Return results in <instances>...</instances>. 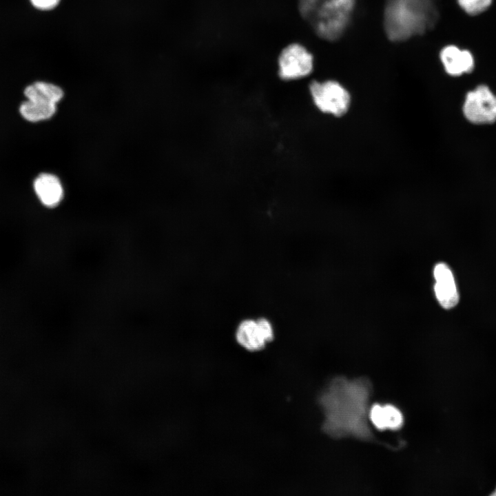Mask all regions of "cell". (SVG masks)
Here are the masks:
<instances>
[{"label": "cell", "mask_w": 496, "mask_h": 496, "mask_svg": "<svg viewBox=\"0 0 496 496\" xmlns=\"http://www.w3.org/2000/svg\"><path fill=\"white\" fill-rule=\"evenodd\" d=\"M370 417L373 424L378 428H385L383 417V406L378 404L374 405L370 411Z\"/></svg>", "instance_id": "14"}, {"label": "cell", "mask_w": 496, "mask_h": 496, "mask_svg": "<svg viewBox=\"0 0 496 496\" xmlns=\"http://www.w3.org/2000/svg\"><path fill=\"white\" fill-rule=\"evenodd\" d=\"M309 92L314 106L324 114L340 117L351 106L350 93L336 81L314 80L309 85Z\"/></svg>", "instance_id": "3"}, {"label": "cell", "mask_w": 496, "mask_h": 496, "mask_svg": "<svg viewBox=\"0 0 496 496\" xmlns=\"http://www.w3.org/2000/svg\"><path fill=\"white\" fill-rule=\"evenodd\" d=\"M274 336L273 326L265 317L244 319L239 322L235 332L238 344L251 352L263 349Z\"/></svg>", "instance_id": "5"}, {"label": "cell", "mask_w": 496, "mask_h": 496, "mask_svg": "<svg viewBox=\"0 0 496 496\" xmlns=\"http://www.w3.org/2000/svg\"><path fill=\"white\" fill-rule=\"evenodd\" d=\"M383 416L385 428H397L402 423V415L400 411L392 405L383 406Z\"/></svg>", "instance_id": "13"}, {"label": "cell", "mask_w": 496, "mask_h": 496, "mask_svg": "<svg viewBox=\"0 0 496 496\" xmlns=\"http://www.w3.org/2000/svg\"><path fill=\"white\" fill-rule=\"evenodd\" d=\"M61 0H30L31 4L37 10H51L56 8Z\"/></svg>", "instance_id": "15"}, {"label": "cell", "mask_w": 496, "mask_h": 496, "mask_svg": "<svg viewBox=\"0 0 496 496\" xmlns=\"http://www.w3.org/2000/svg\"><path fill=\"white\" fill-rule=\"evenodd\" d=\"M437 18L433 0H387L384 28L391 41H403L430 30Z\"/></svg>", "instance_id": "1"}, {"label": "cell", "mask_w": 496, "mask_h": 496, "mask_svg": "<svg viewBox=\"0 0 496 496\" xmlns=\"http://www.w3.org/2000/svg\"><path fill=\"white\" fill-rule=\"evenodd\" d=\"M434 291L440 304L444 309L454 307L459 301V294L452 271L444 262L437 263L433 269Z\"/></svg>", "instance_id": "8"}, {"label": "cell", "mask_w": 496, "mask_h": 496, "mask_svg": "<svg viewBox=\"0 0 496 496\" xmlns=\"http://www.w3.org/2000/svg\"><path fill=\"white\" fill-rule=\"evenodd\" d=\"M56 112V104L28 99L23 101L18 107L20 116L30 123L49 120Z\"/></svg>", "instance_id": "10"}, {"label": "cell", "mask_w": 496, "mask_h": 496, "mask_svg": "<svg viewBox=\"0 0 496 496\" xmlns=\"http://www.w3.org/2000/svg\"><path fill=\"white\" fill-rule=\"evenodd\" d=\"M463 112L473 123H492L496 121V95L486 85H479L466 94Z\"/></svg>", "instance_id": "6"}, {"label": "cell", "mask_w": 496, "mask_h": 496, "mask_svg": "<svg viewBox=\"0 0 496 496\" xmlns=\"http://www.w3.org/2000/svg\"><path fill=\"white\" fill-rule=\"evenodd\" d=\"M356 0H298L303 19L321 39L333 41L347 30Z\"/></svg>", "instance_id": "2"}, {"label": "cell", "mask_w": 496, "mask_h": 496, "mask_svg": "<svg viewBox=\"0 0 496 496\" xmlns=\"http://www.w3.org/2000/svg\"><path fill=\"white\" fill-rule=\"evenodd\" d=\"M491 495H496V486L495 488L493 490V493L490 494Z\"/></svg>", "instance_id": "16"}, {"label": "cell", "mask_w": 496, "mask_h": 496, "mask_svg": "<svg viewBox=\"0 0 496 496\" xmlns=\"http://www.w3.org/2000/svg\"><path fill=\"white\" fill-rule=\"evenodd\" d=\"M440 59L447 74L460 76L473 72L475 65L473 54L454 44L446 45L440 52Z\"/></svg>", "instance_id": "7"}, {"label": "cell", "mask_w": 496, "mask_h": 496, "mask_svg": "<svg viewBox=\"0 0 496 496\" xmlns=\"http://www.w3.org/2000/svg\"><path fill=\"white\" fill-rule=\"evenodd\" d=\"M32 189L41 204L48 208L56 207L63 197V189L59 178L51 173L38 174L32 182Z\"/></svg>", "instance_id": "9"}, {"label": "cell", "mask_w": 496, "mask_h": 496, "mask_svg": "<svg viewBox=\"0 0 496 496\" xmlns=\"http://www.w3.org/2000/svg\"><path fill=\"white\" fill-rule=\"evenodd\" d=\"M313 66L312 54L303 45L293 43L282 50L278 59V74L282 81H296L309 76Z\"/></svg>", "instance_id": "4"}, {"label": "cell", "mask_w": 496, "mask_h": 496, "mask_svg": "<svg viewBox=\"0 0 496 496\" xmlns=\"http://www.w3.org/2000/svg\"><path fill=\"white\" fill-rule=\"evenodd\" d=\"M494 0H457L459 8L469 16H477L486 12Z\"/></svg>", "instance_id": "12"}, {"label": "cell", "mask_w": 496, "mask_h": 496, "mask_svg": "<svg viewBox=\"0 0 496 496\" xmlns=\"http://www.w3.org/2000/svg\"><path fill=\"white\" fill-rule=\"evenodd\" d=\"M25 99L57 104L63 97L64 92L58 85L45 81H35L23 90Z\"/></svg>", "instance_id": "11"}]
</instances>
